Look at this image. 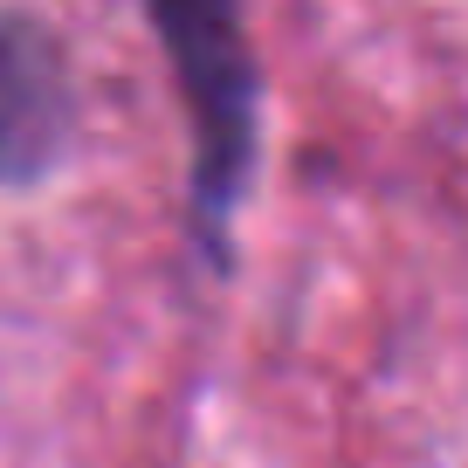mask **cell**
Wrapping results in <instances>:
<instances>
[{
  "mask_svg": "<svg viewBox=\"0 0 468 468\" xmlns=\"http://www.w3.org/2000/svg\"><path fill=\"white\" fill-rule=\"evenodd\" d=\"M145 7L193 124V159H186L193 249L214 269H228V220L255 173V48L241 28V0H145Z\"/></svg>",
  "mask_w": 468,
  "mask_h": 468,
  "instance_id": "1",
  "label": "cell"
},
{
  "mask_svg": "<svg viewBox=\"0 0 468 468\" xmlns=\"http://www.w3.org/2000/svg\"><path fill=\"white\" fill-rule=\"evenodd\" d=\"M69 56L35 15L0 7V186H42L69 152Z\"/></svg>",
  "mask_w": 468,
  "mask_h": 468,
  "instance_id": "2",
  "label": "cell"
}]
</instances>
